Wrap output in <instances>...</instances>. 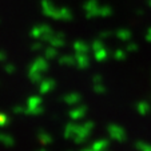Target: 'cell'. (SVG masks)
<instances>
[{
	"instance_id": "3",
	"label": "cell",
	"mask_w": 151,
	"mask_h": 151,
	"mask_svg": "<svg viewBox=\"0 0 151 151\" xmlns=\"http://www.w3.org/2000/svg\"><path fill=\"white\" fill-rule=\"evenodd\" d=\"M43 9H44V14L48 15L51 17H55V19H66V20H71L72 15L68 9H56L54 8L51 3L48 0H43Z\"/></svg>"
},
{
	"instance_id": "25",
	"label": "cell",
	"mask_w": 151,
	"mask_h": 151,
	"mask_svg": "<svg viewBox=\"0 0 151 151\" xmlns=\"http://www.w3.org/2000/svg\"><path fill=\"white\" fill-rule=\"evenodd\" d=\"M7 123V116L3 114H0V126H4Z\"/></svg>"
},
{
	"instance_id": "22",
	"label": "cell",
	"mask_w": 151,
	"mask_h": 151,
	"mask_svg": "<svg viewBox=\"0 0 151 151\" xmlns=\"http://www.w3.org/2000/svg\"><path fill=\"white\" fill-rule=\"evenodd\" d=\"M114 58H115V59H118V60H123V59H126V54H124V51H122V50H116V51H115V54H114Z\"/></svg>"
},
{
	"instance_id": "21",
	"label": "cell",
	"mask_w": 151,
	"mask_h": 151,
	"mask_svg": "<svg viewBox=\"0 0 151 151\" xmlns=\"http://www.w3.org/2000/svg\"><path fill=\"white\" fill-rule=\"evenodd\" d=\"M94 90L98 92V94H104L106 92V87L102 84V83H99V84H98V83H94Z\"/></svg>"
},
{
	"instance_id": "16",
	"label": "cell",
	"mask_w": 151,
	"mask_h": 151,
	"mask_svg": "<svg viewBox=\"0 0 151 151\" xmlns=\"http://www.w3.org/2000/svg\"><path fill=\"white\" fill-rule=\"evenodd\" d=\"M75 50H76V54H86V52L88 51V47H87V44H84V43L82 42H78L75 43Z\"/></svg>"
},
{
	"instance_id": "15",
	"label": "cell",
	"mask_w": 151,
	"mask_h": 151,
	"mask_svg": "<svg viewBox=\"0 0 151 151\" xmlns=\"http://www.w3.org/2000/svg\"><path fill=\"white\" fill-rule=\"evenodd\" d=\"M116 36L119 37L120 40H123V42H128L130 37H131V32L127 31V29H120V31H118Z\"/></svg>"
},
{
	"instance_id": "24",
	"label": "cell",
	"mask_w": 151,
	"mask_h": 151,
	"mask_svg": "<svg viewBox=\"0 0 151 151\" xmlns=\"http://www.w3.org/2000/svg\"><path fill=\"white\" fill-rule=\"evenodd\" d=\"M4 70H6V72H8V74H11V72L15 71V67L12 66V64H6V67H4Z\"/></svg>"
},
{
	"instance_id": "29",
	"label": "cell",
	"mask_w": 151,
	"mask_h": 151,
	"mask_svg": "<svg viewBox=\"0 0 151 151\" xmlns=\"http://www.w3.org/2000/svg\"><path fill=\"white\" fill-rule=\"evenodd\" d=\"M148 4H150V7H151V0H148Z\"/></svg>"
},
{
	"instance_id": "23",
	"label": "cell",
	"mask_w": 151,
	"mask_h": 151,
	"mask_svg": "<svg viewBox=\"0 0 151 151\" xmlns=\"http://www.w3.org/2000/svg\"><path fill=\"white\" fill-rule=\"evenodd\" d=\"M137 50H138V46L135 44V43H128L127 44V51L134 52V51H137Z\"/></svg>"
},
{
	"instance_id": "20",
	"label": "cell",
	"mask_w": 151,
	"mask_h": 151,
	"mask_svg": "<svg viewBox=\"0 0 151 151\" xmlns=\"http://www.w3.org/2000/svg\"><path fill=\"white\" fill-rule=\"evenodd\" d=\"M137 148L139 151H151V146L147 145V143H145V142H138Z\"/></svg>"
},
{
	"instance_id": "17",
	"label": "cell",
	"mask_w": 151,
	"mask_h": 151,
	"mask_svg": "<svg viewBox=\"0 0 151 151\" xmlns=\"http://www.w3.org/2000/svg\"><path fill=\"white\" fill-rule=\"evenodd\" d=\"M37 138H39V140L42 143H44V145H48V143L52 142L51 135H48L47 132H39V134H37Z\"/></svg>"
},
{
	"instance_id": "13",
	"label": "cell",
	"mask_w": 151,
	"mask_h": 151,
	"mask_svg": "<svg viewBox=\"0 0 151 151\" xmlns=\"http://www.w3.org/2000/svg\"><path fill=\"white\" fill-rule=\"evenodd\" d=\"M150 110H151V107L148 103H146V102L138 103V111H139L140 115H147L150 112Z\"/></svg>"
},
{
	"instance_id": "7",
	"label": "cell",
	"mask_w": 151,
	"mask_h": 151,
	"mask_svg": "<svg viewBox=\"0 0 151 151\" xmlns=\"http://www.w3.org/2000/svg\"><path fill=\"white\" fill-rule=\"evenodd\" d=\"M54 87H55V82L52 79H50V78H47V79H44V80L40 82V92H42V94H47V92H50Z\"/></svg>"
},
{
	"instance_id": "11",
	"label": "cell",
	"mask_w": 151,
	"mask_h": 151,
	"mask_svg": "<svg viewBox=\"0 0 151 151\" xmlns=\"http://www.w3.org/2000/svg\"><path fill=\"white\" fill-rule=\"evenodd\" d=\"M107 56H109V51H107L104 47H102V48H99V50H95V58H96L98 62H103V60H106Z\"/></svg>"
},
{
	"instance_id": "8",
	"label": "cell",
	"mask_w": 151,
	"mask_h": 151,
	"mask_svg": "<svg viewBox=\"0 0 151 151\" xmlns=\"http://www.w3.org/2000/svg\"><path fill=\"white\" fill-rule=\"evenodd\" d=\"M86 112H87V109L84 106H79V107H75L74 110L70 111V116L72 119H80V118H84Z\"/></svg>"
},
{
	"instance_id": "6",
	"label": "cell",
	"mask_w": 151,
	"mask_h": 151,
	"mask_svg": "<svg viewBox=\"0 0 151 151\" xmlns=\"http://www.w3.org/2000/svg\"><path fill=\"white\" fill-rule=\"evenodd\" d=\"M47 42H48L52 47H55V48H56V47H63L64 44H66L63 34H52L51 37H50Z\"/></svg>"
},
{
	"instance_id": "18",
	"label": "cell",
	"mask_w": 151,
	"mask_h": 151,
	"mask_svg": "<svg viewBox=\"0 0 151 151\" xmlns=\"http://www.w3.org/2000/svg\"><path fill=\"white\" fill-rule=\"evenodd\" d=\"M0 142L3 143V145H6V146H12L14 145V139H12V137L6 135V134H0Z\"/></svg>"
},
{
	"instance_id": "4",
	"label": "cell",
	"mask_w": 151,
	"mask_h": 151,
	"mask_svg": "<svg viewBox=\"0 0 151 151\" xmlns=\"http://www.w3.org/2000/svg\"><path fill=\"white\" fill-rule=\"evenodd\" d=\"M26 114L29 115H39L43 112V107H42V98L40 96H32L28 99L27 103V109L24 110Z\"/></svg>"
},
{
	"instance_id": "9",
	"label": "cell",
	"mask_w": 151,
	"mask_h": 151,
	"mask_svg": "<svg viewBox=\"0 0 151 151\" xmlns=\"http://www.w3.org/2000/svg\"><path fill=\"white\" fill-rule=\"evenodd\" d=\"M75 59H76L78 67H80V68H86V67H88L90 60H88V58H87V54H76Z\"/></svg>"
},
{
	"instance_id": "1",
	"label": "cell",
	"mask_w": 151,
	"mask_h": 151,
	"mask_svg": "<svg viewBox=\"0 0 151 151\" xmlns=\"http://www.w3.org/2000/svg\"><path fill=\"white\" fill-rule=\"evenodd\" d=\"M94 128V122H87L86 124L79 126V127H75L72 124H68L66 128V135L67 138H72L75 142L82 143L83 140L87 139V135L91 132V130Z\"/></svg>"
},
{
	"instance_id": "5",
	"label": "cell",
	"mask_w": 151,
	"mask_h": 151,
	"mask_svg": "<svg viewBox=\"0 0 151 151\" xmlns=\"http://www.w3.org/2000/svg\"><path fill=\"white\" fill-rule=\"evenodd\" d=\"M109 134L111 138H114L115 140H119V142H123L126 139V132L122 127H118V126H109Z\"/></svg>"
},
{
	"instance_id": "27",
	"label": "cell",
	"mask_w": 151,
	"mask_h": 151,
	"mask_svg": "<svg viewBox=\"0 0 151 151\" xmlns=\"http://www.w3.org/2000/svg\"><path fill=\"white\" fill-rule=\"evenodd\" d=\"M146 39H147V42H151V29H148L147 35H146Z\"/></svg>"
},
{
	"instance_id": "2",
	"label": "cell",
	"mask_w": 151,
	"mask_h": 151,
	"mask_svg": "<svg viewBox=\"0 0 151 151\" xmlns=\"http://www.w3.org/2000/svg\"><path fill=\"white\" fill-rule=\"evenodd\" d=\"M47 68H48V63L43 59V58H37L35 60V63L31 66V70H29V79L34 83L42 82V74Z\"/></svg>"
},
{
	"instance_id": "10",
	"label": "cell",
	"mask_w": 151,
	"mask_h": 151,
	"mask_svg": "<svg viewBox=\"0 0 151 151\" xmlns=\"http://www.w3.org/2000/svg\"><path fill=\"white\" fill-rule=\"evenodd\" d=\"M107 147H109V142L106 139H100L98 142H95L91 148L95 151H104V150H107Z\"/></svg>"
},
{
	"instance_id": "30",
	"label": "cell",
	"mask_w": 151,
	"mask_h": 151,
	"mask_svg": "<svg viewBox=\"0 0 151 151\" xmlns=\"http://www.w3.org/2000/svg\"><path fill=\"white\" fill-rule=\"evenodd\" d=\"M40 151H46V150H40Z\"/></svg>"
},
{
	"instance_id": "14",
	"label": "cell",
	"mask_w": 151,
	"mask_h": 151,
	"mask_svg": "<svg viewBox=\"0 0 151 151\" xmlns=\"http://www.w3.org/2000/svg\"><path fill=\"white\" fill-rule=\"evenodd\" d=\"M59 63L60 64H63V66H72V64H76V59H74V58L72 56H68V55H67V56H62L59 59Z\"/></svg>"
},
{
	"instance_id": "28",
	"label": "cell",
	"mask_w": 151,
	"mask_h": 151,
	"mask_svg": "<svg viewBox=\"0 0 151 151\" xmlns=\"http://www.w3.org/2000/svg\"><path fill=\"white\" fill-rule=\"evenodd\" d=\"M40 47H42V43H36V44H35V46L32 47V48H34V50H39Z\"/></svg>"
},
{
	"instance_id": "26",
	"label": "cell",
	"mask_w": 151,
	"mask_h": 151,
	"mask_svg": "<svg viewBox=\"0 0 151 151\" xmlns=\"http://www.w3.org/2000/svg\"><path fill=\"white\" fill-rule=\"evenodd\" d=\"M7 59V55L4 52H0V62H4Z\"/></svg>"
},
{
	"instance_id": "12",
	"label": "cell",
	"mask_w": 151,
	"mask_h": 151,
	"mask_svg": "<svg viewBox=\"0 0 151 151\" xmlns=\"http://www.w3.org/2000/svg\"><path fill=\"white\" fill-rule=\"evenodd\" d=\"M79 100H80V95H78V94L67 95V96L64 98V102H66L68 106H75L78 102H79Z\"/></svg>"
},
{
	"instance_id": "19",
	"label": "cell",
	"mask_w": 151,
	"mask_h": 151,
	"mask_svg": "<svg viewBox=\"0 0 151 151\" xmlns=\"http://www.w3.org/2000/svg\"><path fill=\"white\" fill-rule=\"evenodd\" d=\"M56 48H54V47H50L44 51V58H47V59H54V58H56Z\"/></svg>"
}]
</instances>
